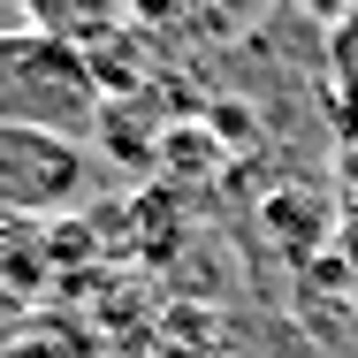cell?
Segmentation results:
<instances>
[{"mask_svg":"<svg viewBox=\"0 0 358 358\" xmlns=\"http://www.w3.org/2000/svg\"><path fill=\"white\" fill-rule=\"evenodd\" d=\"M0 122H23V130H92L99 122V69L92 54H76L69 38L38 31V23H15L0 31Z\"/></svg>","mask_w":358,"mask_h":358,"instance_id":"cell-1","label":"cell"},{"mask_svg":"<svg viewBox=\"0 0 358 358\" xmlns=\"http://www.w3.org/2000/svg\"><path fill=\"white\" fill-rule=\"evenodd\" d=\"M84 191V152L62 130L0 122V214H54Z\"/></svg>","mask_w":358,"mask_h":358,"instance_id":"cell-2","label":"cell"},{"mask_svg":"<svg viewBox=\"0 0 358 358\" xmlns=\"http://www.w3.org/2000/svg\"><path fill=\"white\" fill-rule=\"evenodd\" d=\"M122 15H130V0H31L23 23H38L54 38H69L76 54H92V46L122 38Z\"/></svg>","mask_w":358,"mask_h":358,"instance_id":"cell-3","label":"cell"},{"mask_svg":"<svg viewBox=\"0 0 358 358\" xmlns=\"http://www.w3.org/2000/svg\"><path fill=\"white\" fill-rule=\"evenodd\" d=\"M328 115H336V130H343V145L358 152V76H343V84H336V99H328Z\"/></svg>","mask_w":358,"mask_h":358,"instance_id":"cell-4","label":"cell"},{"mask_svg":"<svg viewBox=\"0 0 358 358\" xmlns=\"http://www.w3.org/2000/svg\"><path fill=\"white\" fill-rule=\"evenodd\" d=\"M336 76H358V8L336 23Z\"/></svg>","mask_w":358,"mask_h":358,"instance_id":"cell-5","label":"cell"},{"mask_svg":"<svg viewBox=\"0 0 358 358\" xmlns=\"http://www.w3.org/2000/svg\"><path fill=\"white\" fill-rule=\"evenodd\" d=\"M297 8H305V15H313V23H328V31H336V23H343V15H351L358 0H297Z\"/></svg>","mask_w":358,"mask_h":358,"instance_id":"cell-6","label":"cell"}]
</instances>
